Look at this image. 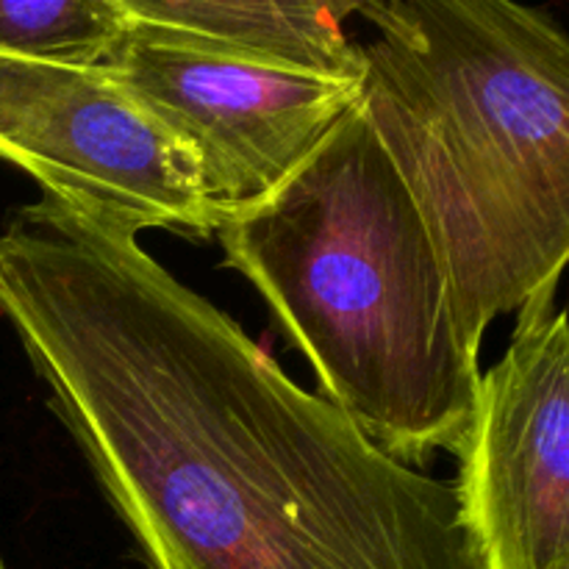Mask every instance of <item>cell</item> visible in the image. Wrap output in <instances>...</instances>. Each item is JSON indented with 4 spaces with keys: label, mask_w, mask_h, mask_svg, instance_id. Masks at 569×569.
<instances>
[{
    "label": "cell",
    "mask_w": 569,
    "mask_h": 569,
    "mask_svg": "<svg viewBox=\"0 0 569 569\" xmlns=\"http://www.w3.org/2000/svg\"><path fill=\"white\" fill-rule=\"evenodd\" d=\"M545 289L476 383L459 515L481 569H569V331Z\"/></svg>",
    "instance_id": "5"
},
{
    "label": "cell",
    "mask_w": 569,
    "mask_h": 569,
    "mask_svg": "<svg viewBox=\"0 0 569 569\" xmlns=\"http://www.w3.org/2000/svg\"><path fill=\"white\" fill-rule=\"evenodd\" d=\"M359 109L420 211L472 356L569 259V39L511 0H370Z\"/></svg>",
    "instance_id": "2"
},
{
    "label": "cell",
    "mask_w": 569,
    "mask_h": 569,
    "mask_svg": "<svg viewBox=\"0 0 569 569\" xmlns=\"http://www.w3.org/2000/svg\"><path fill=\"white\" fill-rule=\"evenodd\" d=\"M133 26L164 39L309 76L361 81V48L345 28L356 3L122 0Z\"/></svg>",
    "instance_id": "7"
},
{
    "label": "cell",
    "mask_w": 569,
    "mask_h": 569,
    "mask_svg": "<svg viewBox=\"0 0 569 569\" xmlns=\"http://www.w3.org/2000/svg\"><path fill=\"white\" fill-rule=\"evenodd\" d=\"M192 153L214 217L276 192L359 103V81L211 53L133 26L103 67Z\"/></svg>",
    "instance_id": "4"
},
{
    "label": "cell",
    "mask_w": 569,
    "mask_h": 569,
    "mask_svg": "<svg viewBox=\"0 0 569 569\" xmlns=\"http://www.w3.org/2000/svg\"><path fill=\"white\" fill-rule=\"evenodd\" d=\"M128 31L122 0H0V56L98 70Z\"/></svg>",
    "instance_id": "8"
},
{
    "label": "cell",
    "mask_w": 569,
    "mask_h": 569,
    "mask_svg": "<svg viewBox=\"0 0 569 569\" xmlns=\"http://www.w3.org/2000/svg\"><path fill=\"white\" fill-rule=\"evenodd\" d=\"M0 315L150 569H481L453 483L298 387L126 222L17 209Z\"/></svg>",
    "instance_id": "1"
},
{
    "label": "cell",
    "mask_w": 569,
    "mask_h": 569,
    "mask_svg": "<svg viewBox=\"0 0 569 569\" xmlns=\"http://www.w3.org/2000/svg\"><path fill=\"white\" fill-rule=\"evenodd\" d=\"M0 569H3V561H0Z\"/></svg>",
    "instance_id": "9"
},
{
    "label": "cell",
    "mask_w": 569,
    "mask_h": 569,
    "mask_svg": "<svg viewBox=\"0 0 569 569\" xmlns=\"http://www.w3.org/2000/svg\"><path fill=\"white\" fill-rule=\"evenodd\" d=\"M320 395L383 453H456L481 378L420 211L359 103L272 194L217 220Z\"/></svg>",
    "instance_id": "3"
},
{
    "label": "cell",
    "mask_w": 569,
    "mask_h": 569,
    "mask_svg": "<svg viewBox=\"0 0 569 569\" xmlns=\"http://www.w3.org/2000/svg\"><path fill=\"white\" fill-rule=\"evenodd\" d=\"M0 159L139 233L217 228L192 153L100 70L0 56Z\"/></svg>",
    "instance_id": "6"
}]
</instances>
